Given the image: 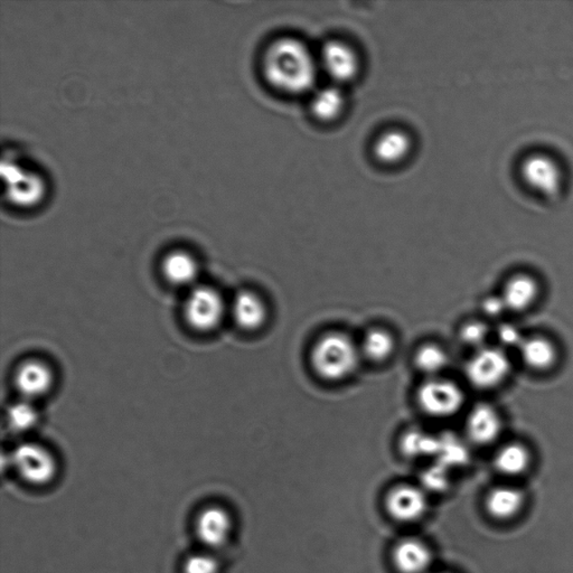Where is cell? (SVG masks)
I'll return each mask as SVG.
<instances>
[{
  "mask_svg": "<svg viewBox=\"0 0 573 573\" xmlns=\"http://www.w3.org/2000/svg\"><path fill=\"white\" fill-rule=\"evenodd\" d=\"M441 573H447V572H441Z\"/></svg>",
  "mask_w": 573,
  "mask_h": 573,
  "instance_id": "cell-32",
  "label": "cell"
},
{
  "mask_svg": "<svg viewBox=\"0 0 573 573\" xmlns=\"http://www.w3.org/2000/svg\"><path fill=\"white\" fill-rule=\"evenodd\" d=\"M384 504L388 514L401 523L417 522L428 510L426 493L410 484H400L390 490Z\"/></svg>",
  "mask_w": 573,
  "mask_h": 573,
  "instance_id": "cell-8",
  "label": "cell"
},
{
  "mask_svg": "<svg viewBox=\"0 0 573 573\" xmlns=\"http://www.w3.org/2000/svg\"><path fill=\"white\" fill-rule=\"evenodd\" d=\"M225 303L218 290L209 286H197L191 290L184 304L186 322L194 330L208 333L222 322Z\"/></svg>",
  "mask_w": 573,
  "mask_h": 573,
  "instance_id": "cell-5",
  "label": "cell"
},
{
  "mask_svg": "<svg viewBox=\"0 0 573 573\" xmlns=\"http://www.w3.org/2000/svg\"><path fill=\"white\" fill-rule=\"evenodd\" d=\"M488 327L482 322H468L460 330L459 336L465 344L474 349H483L484 343L487 340Z\"/></svg>",
  "mask_w": 573,
  "mask_h": 573,
  "instance_id": "cell-28",
  "label": "cell"
},
{
  "mask_svg": "<svg viewBox=\"0 0 573 573\" xmlns=\"http://www.w3.org/2000/svg\"><path fill=\"white\" fill-rule=\"evenodd\" d=\"M510 372L511 362L505 352L486 346L476 351L465 369L468 381L481 390L499 387Z\"/></svg>",
  "mask_w": 573,
  "mask_h": 573,
  "instance_id": "cell-6",
  "label": "cell"
},
{
  "mask_svg": "<svg viewBox=\"0 0 573 573\" xmlns=\"http://www.w3.org/2000/svg\"><path fill=\"white\" fill-rule=\"evenodd\" d=\"M418 405L431 417L448 418L463 408V390L452 381L439 378L429 379L421 385L417 393Z\"/></svg>",
  "mask_w": 573,
  "mask_h": 573,
  "instance_id": "cell-7",
  "label": "cell"
},
{
  "mask_svg": "<svg viewBox=\"0 0 573 573\" xmlns=\"http://www.w3.org/2000/svg\"><path fill=\"white\" fill-rule=\"evenodd\" d=\"M345 102L344 93L335 84V86L319 89L314 93L311 110L315 118L319 121L332 122L343 114Z\"/></svg>",
  "mask_w": 573,
  "mask_h": 573,
  "instance_id": "cell-21",
  "label": "cell"
},
{
  "mask_svg": "<svg viewBox=\"0 0 573 573\" xmlns=\"http://www.w3.org/2000/svg\"><path fill=\"white\" fill-rule=\"evenodd\" d=\"M497 337H499L503 346L518 347V349L525 340L519 328L512 324H503L497 330Z\"/></svg>",
  "mask_w": 573,
  "mask_h": 573,
  "instance_id": "cell-30",
  "label": "cell"
},
{
  "mask_svg": "<svg viewBox=\"0 0 573 573\" xmlns=\"http://www.w3.org/2000/svg\"><path fill=\"white\" fill-rule=\"evenodd\" d=\"M539 297V286L532 277L519 275L507 281L502 298L507 311L522 313L528 311Z\"/></svg>",
  "mask_w": 573,
  "mask_h": 573,
  "instance_id": "cell-16",
  "label": "cell"
},
{
  "mask_svg": "<svg viewBox=\"0 0 573 573\" xmlns=\"http://www.w3.org/2000/svg\"><path fill=\"white\" fill-rule=\"evenodd\" d=\"M524 181L544 195L556 194L562 182L561 169L546 155H533L523 163Z\"/></svg>",
  "mask_w": 573,
  "mask_h": 573,
  "instance_id": "cell-12",
  "label": "cell"
},
{
  "mask_svg": "<svg viewBox=\"0 0 573 573\" xmlns=\"http://www.w3.org/2000/svg\"><path fill=\"white\" fill-rule=\"evenodd\" d=\"M495 467L503 475L520 476L528 471L531 455L521 444H510L499 450L495 456Z\"/></svg>",
  "mask_w": 573,
  "mask_h": 573,
  "instance_id": "cell-23",
  "label": "cell"
},
{
  "mask_svg": "<svg viewBox=\"0 0 573 573\" xmlns=\"http://www.w3.org/2000/svg\"><path fill=\"white\" fill-rule=\"evenodd\" d=\"M436 455L447 465L464 463L468 457L467 449L453 437L439 439Z\"/></svg>",
  "mask_w": 573,
  "mask_h": 573,
  "instance_id": "cell-27",
  "label": "cell"
},
{
  "mask_svg": "<svg viewBox=\"0 0 573 573\" xmlns=\"http://www.w3.org/2000/svg\"><path fill=\"white\" fill-rule=\"evenodd\" d=\"M319 61L303 41L281 37L263 54L262 73L271 88L285 95L300 96L316 82Z\"/></svg>",
  "mask_w": 573,
  "mask_h": 573,
  "instance_id": "cell-1",
  "label": "cell"
},
{
  "mask_svg": "<svg viewBox=\"0 0 573 573\" xmlns=\"http://www.w3.org/2000/svg\"><path fill=\"white\" fill-rule=\"evenodd\" d=\"M503 428L500 413L494 407L481 403L469 412L466 430L469 439L477 445H490L499 438Z\"/></svg>",
  "mask_w": 573,
  "mask_h": 573,
  "instance_id": "cell-14",
  "label": "cell"
},
{
  "mask_svg": "<svg viewBox=\"0 0 573 573\" xmlns=\"http://www.w3.org/2000/svg\"><path fill=\"white\" fill-rule=\"evenodd\" d=\"M232 316L241 330L256 332L260 330L267 322L268 307L260 296L252 291L244 290L233 300Z\"/></svg>",
  "mask_w": 573,
  "mask_h": 573,
  "instance_id": "cell-15",
  "label": "cell"
},
{
  "mask_svg": "<svg viewBox=\"0 0 573 573\" xmlns=\"http://www.w3.org/2000/svg\"><path fill=\"white\" fill-rule=\"evenodd\" d=\"M7 421L11 430L21 434L34 428L39 421V413L32 401L23 400L9 408Z\"/></svg>",
  "mask_w": 573,
  "mask_h": 573,
  "instance_id": "cell-25",
  "label": "cell"
},
{
  "mask_svg": "<svg viewBox=\"0 0 573 573\" xmlns=\"http://www.w3.org/2000/svg\"><path fill=\"white\" fill-rule=\"evenodd\" d=\"M2 175L9 204L20 209H33L44 201L48 187L43 175L35 169L13 159H4Z\"/></svg>",
  "mask_w": 573,
  "mask_h": 573,
  "instance_id": "cell-3",
  "label": "cell"
},
{
  "mask_svg": "<svg viewBox=\"0 0 573 573\" xmlns=\"http://www.w3.org/2000/svg\"><path fill=\"white\" fill-rule=\"evenodd\" d=\"M432 560L431 549L420 539L405 538L393 548V566L400 573H428Z\"/></svg>",
  "mask_w": 573,
  "mask_h": 573,
  "instance_id": "cell-13",
  "label": "cell"
},
{
  "mask_svg": "<svg viewBox=\"0 0 573 573\" xmlns=\"http://www.w3.org/2000/svg\"><path fill=\"white\" fill-rule=\"evenodd\" d=\"M220 563L208 553L193 554L186 559L183 572L184 573H219Z\"/></svg>",
  "mask_w": 573,
  "mask_h": 573,
  "instance_id": "cell-29",
  "label": "cell"
},
{
  "mask_svg": "<svg viewBox=\"0 0 573 573\" xmlns=\"http://www.w3.org/2000/svg\"><path fill=\"white\" fill-rule=\"evenodd\" d=\"M412 142L410 136L401 129L385 131L374 144V155L378 161L393 165L405 161L410 154Z\"/></svg>",
  "mask_w": 573,
  "mask_h": 573,
  "instance_id": "cell-19",
  "label": "cell"
},
{
  "mask_svg": "<svg viewBox=\"0 0 573 573\" xmlns=\"http://www.w3.org/2000/svg\"><path fill=\"white\" fill-rule=\"evenodd\" d=\"M11 460L18 475L33 486L49 485L58 473L54 456L40 444L24 443L17 446Z\"/></svg>",
  "mask_w": 573,
  "mask_h": 573,
  "instance_id": "cell-4",
  "label": "cell"
},
{
  "mask_svg": "<svg viewBox=\"0 0 573 573\" xmlns=\"http://www.w3.org/2000/svg\"><path fill=\"white\" fill-rule=\"evenodd\" d=\"M483 311L488 317H499L507 311L502 296H492L487 297L483 303Z\"/></svg>",
  "mask_w": 573,
  "mask_h": 573,
  "instance_id": "cell-31",
  "label": "cell"
},
{
  "mask_svg": "<svg viewBox=\"0 0 573 573\" xmlns=\"http://www.w3.org/2000/svg\"><path fill=\"white\" fill-rule=\"evenodd\" d=\"M319 65L336 84L351 82L360 71L358 53L340 40H332L324 45Z\"/></svg>",
  "mask_w": 573,
  "mask_h": 573,
  "instance_id": "cell-9",
  "label": "cell"
},
{
  "mask_svg": "<svg viewBox=\"0 0 573 573\" xmlns=\"http://www.w3.org/2000/svg\"><path fill=\"white\" fill-rule=\"evenodd\" d=\"M361 358L360 345L340 332L327 333L315 343L311 351L315 373L330 382L350 378L358 370Z\"/></svg>",
  "mask_w": 573,
  "mask_h": 573,
  "instance_id": "cell-2",
  "label": "cell"
},
{
  "mask_svg": "<svg viewBox=\"0 0 573 573\" xmlns=\"http://www.w3.org/2000/svg\"><path fill=\"white\" fill-rule=\"evenodd\" d=\"M362 356H365L374 363H382L391 358L396 350V340L391 333L374 328L366 333L362 344L360 345Z\"/></svg>",
  "mask_w": 573,
  "mask_h": 573,
  "instance_id": "cell-22",
  "label": "cell"
},
{
  "mask_svg": "<svg viewBox=\"0 0 573 573\" xmlns=\"http://www.w3.org/2000/svg\"><path fill=\"white\" fill-rule=\"evenodd\" d=\"M448 362L449 358L446 351L435 344L421 346L415 356L417 369L428 375L430 379L438 378V375L447 368Z\"/></svg>",
  "mask_w": 573,
  "mask_h": 573,
  "instance_id": "cell-24",
  "label": "cell"
},
{
  "mask_svg": "<svg viewBox=\"0 0 573 573\" xmlns=\"http://www.w3.org/2000/svg\"><path fill=\"white\" fill-rule=\"evenodd\" d=\"M15 385L24 398L33 401L45 396L53 387V372L48 364L40 360H28L18 366L15 373Z\"/></svg>",
  "mask_w": 573,
  "mask_h": 573,
  "instance_id": "cell-11",
  "label": "cell"
},
{
  "mask_svg": "<svg viewBox=\"0 0 573 573\" xmlns=\"http://www.w3.org/2000/svg\"><path fill=\"white\" fill-rule=\"evenodd\" d=\"M232 531V516L223 507L208 506L197 515L196 537L206 548H223L231 539Z\"/></svg>",
  "mask_w": 573,
  "mask_h": 573,
  "instance_id": "cell-10",
  "label": "cell"
},
{
  "mask_svg": "<svg viewBox=\"0 0 573 573\" xmlns=\"http://www.w3.org/2000/svg\"><path fill=\"white\" fill-rule=\"evenodd\" d=\"M438 438L425 434L422 431H411L402 440V448L406 454L417 456L436 455L438 448Z\"/></svg>",
  "mask_w": 573,
  "mask_h": 573,
  "instance_id": "cell-26",
  "label": "cell"
},
{
  "mask_svg": "<svg viewBox=\"0 0 573 573\" xmlns=\"http://www.w3.org/2000/svg\"><path fill=\"white\" fill-rule=\"evenodd\" d=\"M524 505V494L519 488L500 486L494 488L486 497L487 513L499 521L515 518Z\"/></svg>",
  "mask_w": 573,
  "mask_h": 573,
  "instance_id": "cell-17",
  "label": "cell"
},
{
  "mask_svg": "<svg viewBox=\"0 0 573 573\" xmlns=\"http://www.w3.org/2000/svg\"><path fill=\"white\" fill-rule=\"evenodd\" d=\"M519 350L523 363L535 371L550 370L558 360L556 346L544 337L525 338Z\"/></svg>",
  "mask_w": 573,
  "mask_h": 573,
  "instance_id": "cell-20",
  "label": "cell"
},
{
  "mask_svg": "<svg viewBox=\"0 0 573 573\" xmlns=\"http://www.w3.org/2000/svg\"><path fill=\"white\" fill-rule=\"evenodd\" d=\"M163 275L172 285L186 286L195 283L199 265L194 256L185 250H174L164 258Z\"/></svg>",
  "mask_w": 573,
  "mask_h": 573,
  "instance_id": "cell-18",
  "label": "cell"
}]
</instances>
